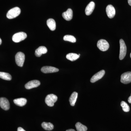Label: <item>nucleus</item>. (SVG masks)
<instances>
[{
  "mask_svg": "<svg viewBox=\"0 0 131 131\" xmlns=\"http://www.w3.org/2000/svg\"><path fill=\"white\" fill-rule=\"evenodd\" d=\"M21 13V10L18 7H15L8 11L7 14V17L9 19H12L16 18Z\"/></svg>",
  "mask_w": 131,
  "mask_h": 131,
  "instance_id": "1",
  "label": "nucleus"
},
{
  "mask_svg": "<svg viewBox=\"0 0 131 131\" xmlns=\"http://www.w3.org/2000/svg\"><path fill=\"white\" fill-rule=\"evenodd\" d=\"M120 53L119 58L120 60L124 59L126 54L127 48L125 42L122 39L119 40Z\"/></svg>",
  "mask_w": 131,
  "mask_h": 131,
  "instance_id": "2",
  "label": "nucleus"
},
{
  "mask_svg": "<svg viewBox=\"0 0 131 131\" xmlns=\"http://www.w3.org/2000/svg\"><path fill=\"white\" fill-rule=\"evenodd\" d=\"M58 97L54 94H50L48 95L45 98V103L47 106L50 107H52L54 104L57 101Z\"/></svg>",
  "mask_w": 131,
  "mask_h": 131,
  "instance_id": "3",
  "label": "nucleus"
},
{
  "mask_svg": "<svg viewBox=\"0 0 131 131\" xmlns=\"http://www.w3.org/2000/svg\"><path fill=\"white\" fill-rule=\"evenodd\" d=\"M15 58L16 64L19 67H23L25 60V55L24 53L19 52L16 54Z\"/></svg>",
  "mask_w": 131,
  "mask_h": 131,
  "instance_id": "4",
  "label": "nucleus"
},
{
  "mask_svg": "<svg viewBox=\"0 0 131 131\" xmlns=\"http://www.w3.org/2000/svg\"><path fill=\"white\" fill-rule=\"evenodd\" d=\"M27 35L26 33L21 32L15 34L13 36L12 39L15 43H18L26 38Z\"/></svg>",
  "mask_w": 131,
  "mask_h": 131,
  "instance_id": "5",
  "label": "nucleus"
},
{
  "mask_svg": "<svg viewBox=\"0 0 131 131\" xmlns=\"http://www.w3.org/2000/svg\"><path fill=\"white\" fill-rule=\"evenodd\" d=\"M97 46L98 49L102 51L107 50L109 48V45L107 41L103 39L98 40Z\"/></svg>",
  "mask_w": 131,
  "mask_h": 131,
  "instance_id": "6",
  "label": "nucleus"
},
{
  "mask_svg": "<svg viewBox=\"0 0 131 131\" xmlns=\"http://www.w3.org/2000/svg\"><path fill=\"white\" fill-rule=\"evenodd\" d=\"M121 82L124 84L131 82V72H127L123 73L121 75Z\"/></svg>",
  "mask_w": 131,
  "mask_h": 131,
  "instance_id": "7",
  "label": "nucleus"
},
{
  "mask_svg": "<svg viewBox=\"0 0 131 131\" xmlns=\"http://www.w3.org/2000/svg\"><path fill=\"white\" fill-rule=\"evenodd\" d=\"M105 70L100 71L92 77L90 80V82L92 83H93L97 81L103 77V76L105 74Z\"/></svg>",
  "mask_w": 131,
  "mask_h": 131,
  "instance_id": "8",
  "label": "nucleus"
},
{
  "mask_svg": "<svg viewBox=\"0 0 131 131\" xmlns=\"http://www.w3.org/2000/svg\"><path fill=\"white\" fill-rule=\"evenodd\" d=\"M40 83L38 80H32L28 82L25 85V87L27 89H30L34 88H37L40 86Z\"/></svg>",
  "mask_w": 131,
  "mask_h": 131,
  "instance_id": "9",
  "label": "nucleus"
},
{
  "mask_svg": "<svg viewBox=\"0 0 131 131\" xmlns=\"http://www.w3.org/2000/svg\"><path fill=\"white\" fill-rule=\"evenodd\" d=\"M106 12L108 17L109 18H113L115 15V9L112 5H108L106 8Z\"/></svg>",
  "mask_w": 131,
  "mask_h": 131,
  "instance_id": "10",
  "label": "nucleus"
},
{
  "mask_svg": "<svg viewBox=\"0 0 131 131\" xmlns=\"http://www.w3.org/2000/svg\"><path fill=\"white\" fill-rule=\"evenodd\" d=\"M0 106L3 110H9L10 106L9 101L7 99L3 97L0 98Z\"/></svg>",
  "mask_w": 131,
  "mask_h": 131,
  "instance_id": "11",
  "label": "nucleus"
},
{
  "mask_svg": "<svg viewBox=\"0 0 131 131\" xmlns=\"http://www.w3.org/2000/svg\"><path fill=\"white\" fill-rule=\"evenodd\" d=\"M41 71L44 73H50L58 72L59 69L57 68L52 66H44L41 69Z\"/></svg>",
  "mask_w": 131,
  "mask_h": 131,
  "instance_id": "12",
  "label": "nucleus"
},
{
  "mask_svg": "<svg viewBox=\"0 0 131 131\" xmlns=\"http://www.w3.org/2000/svg\"><path fill=\"white\" fill-rule=\"evenodd\" d=\"M62 15L63 18L66 20L70 21L73 18V11L71 8H69L66 12L63 13Z\"/></svg>",
  "mask_w": 131,
  "mask_h": 131,
  "instance_id": "13",
  "label": "nucleus"
},
{
  "mask_svg": "<svg viewBox=\"0 0 131 131\" xmlns=\"http://www.w3.org/2000/svg\"><path fill=\"white\" fill-rule=\"evenodd\" d=\"M95 7V4L93 2H91L87 5L85 9V14L87 15H90L93 12Z\"/></svg>",
  "mask_w": 131,
  "mask_h": 131,
  "instance_id": "14",
  "label": "nucleus"
},
{
  "mask_svg": "<svg viewBox=\"0 0 131 131\" xmlns=\"http://www.w3.org/2000/svg\"><path fill=\"white\" fill-rule=\"evenodd\" d=\"M47 52V48L45 46H40L35 51V55L37 57H40L43 54H46Z\"/></svg>",
  "mask_w": 131,
  "mask_h": 131,
  "instance_id": "15",
  "label": "nucleus"
},
{
  "mask_svg": "<svg viewBox=\"0 0 131 131\" xmlns=\"http://www.w3.org/2000/svg\"><path fill=\"white\" fill-rule=\"evenodd\" d=\"M27 100L25 98H19L15 99L14 102L16 105L19 106H23L26 104Z\"/></svg>",
  "mask_w": 131,
  "mask_h": 131,
  "instance_id": "16",
  "label": "nucleus"
},
{
  "mask_svg": "<svg viewBox=\"0 0 131 131\" xmlns=\"http://www.w3.org/2000/svg\"><path fill=\"white\" fill-rule=\"evenodd\" d=\"M47 25L49 29L51 31H54L56 29V23L55 20L53 19H49L47 21Z\"/></svg>",
  "mask_w": 131,
  "mask_h": 131,
  "instance_id": "17",
  "label": "nucleus"
},
{
  "mask_svg": "<svg viewBox=\"0 0 131 131\" xmlns=\"http://www.w3.org/2000/svg\"><path fill=\"white\" fill-rule=\"evenodd\" d=\"M78 93L76 92H74L71 94L69 98V102L71 105L72 106H75L78 98Z\"/></svg>",
  "mask_w": 131,
  "mask_h": 131,
  "instance_id": "18",
  "label": "nucleus"
},
{
  "mask_svg": "<svg viewBox=\"0 0 131 131\" xmlns=\"http://www.w3.org/2000/svg\"><path fill=\"white\" fill-rule=\"evenodd\" d=\"M42 127L46 130L50 131L54 129V125L51 123L43 122L41 124Z\"/></svg>",
  "mask_w": 131,
  "mask_h": 131,
  "instance_id": "19",
  "label": "nucleus"
},
{
  "mask_svg": "<svg viewBox=\"0 0 131 131\" xmlns=\"http://www.w3.org/2000/svg\"><path fill=\"white\" fill-rule=\"evenodd\" d=\"M80 56L75 53H71L66 55L67 59L71 61H74L77 60L80 57Z\"/></svg>",
  "mask_w": 131,
  "mask_h": 131,
  "instance_id": "20",
  "label": "nucleus"
},
{
  "mask_svg": "<svg viewBox=\"0 0 131 131\" xmlns=\"http://www.w3.org/2000/svg\"><path fill=\"white\" fill-rule=\"evenodd\" d=\"M0 78L7 81H10L12 79L11 75L8 73L2 72H0Z\"/></svg>",
  "mask_w": 131,
  "mask_h": 131,
  "instance_id": "21",
  "label": "nucleus"
},
{
  "mask_svg": "<svg viewBox=\"0 0 131 131\" xmlns=\"http://www.w3.org/2000/svg\"><path fill=\"white\" fill-rule=\"evenodd\" d=\"M75 127L77 131H86L88 130L86 126L79 122L76 124Z\"/></svg>",
  "mask_w": 131,
  "mask_h": 131,
  "instance_id": "22",
  "label": "nucleus"
},
{
  "mask_svg": "<svg viewBox=\"0 0 131 131\" xmlns=\"http://www.w3.org/2000/svg\"><path fill=\"white\" fill-rule=\"evenodd\" d=\"M63 40L74 43L76 42L75 38L73 35H66L64 37Z\"/></svg>",
  "mask_w": 131,
  "mask_h": 131,
  "instance_id": "23",
  "label": "nucleus"
},
{
  "mask_svg": "<svg viewBox=\"0 0 131 131\" xmlns=\"http://www.w3.org/2000/svg\"><path fill=\"white\" fill-rule=\"evenodd\" d=\"M121 106L122 107V109L124 112H128L130 111V108L128 104L125 101H122L121 103Z\"/></svg>",
  "mask_w": 131,
  "mask_h": 131,
  "instance_id": "24",
  "label": "nucleus"
},
{
  "mask_svg": "<svg viewBox=\"0 0 131 131\" xmlns=\"http://www.w3.org/2000/svg\"><path fill=\"white\" fill-rule=\"evenodd\" d=\"M17 131H26L24 130V129H23V128H21V127H19L18 128V130H17Z\"/></svg>",
  "mask_w": 131,
  "mask_h": 131,
  "instance_id": "25",
  "label": "nucleus"
},
{
  "mask_svg": "<svg viewBox=\"0 0 131 131\" xmlns=\"http://www.w3.org/2000/svg\"><path fill=\"white\" fill-rule=\"evenodd\" d=\"M128 101L130 103H131V94L130 96L128 98Z\"/></svg>",
  "mask_w": 131,
  "mask_h": 131,
  "instance_id": "26",
  "label": "nucleus"
},
{
  "mask_svg": "<svg viewBox=\"0 0 131 131\" xmlns=\"http://www.w3.org/2000/svg\"><path fill=\"white\" fill-rule=\"evenodd\" d=\"M66 131H75V130H74V129H68V130H67Z\"/></svg>",
  "mask_w": 131,
  "mask_h": 131,
  "instance_id": "27",
  "label": "nucleus"
},
{
  "mask_svg": "<svg viewBox=\"0 0 131 131\" xmlns=\"http://www.w3.org/2000/svg\"><path fill=\"white\" fill-rule=\"evenodd\" d=\"M128 2L129 5L131 6V0H128Z\"/></svg>",
  "mask_w": 131,
  "mask_h": 131,
  "instance_id": "28",
  "label": "nucleus"
},
{
  "mask_svg": "<svg viewBox=\"0 0 131 131\" xmlns=\"http://www.w3.org/2000/svg\"><path fill=\"white\" fill-rule=\"evenodd\" d=\"M2 43V39H1V38H0V45Z\"/></svg>",
  "mask_w": 131,
  "mask_h": 131,
  "instance_id": "29",
  "label": "nucleus"
},
{
  "mask_svg": "<svg viewBox=\"0 0 131 131\" xmlns=\"http://www.w3.org/2000/svg\"><path fill=\"white\" fill-rule=\"evenodd\" d=\"M130 58H131V53H130Z\"/></svg>",
  "mask_w": 131,
  "mask_h": 131,
  "instance_id": "30",
  "label": "nucleus"
}]
</instances>
